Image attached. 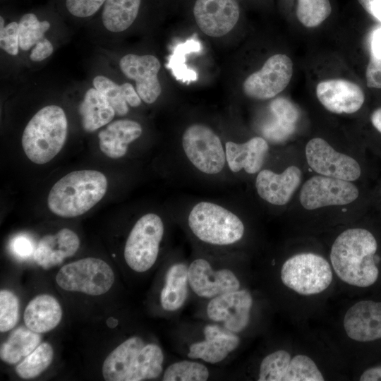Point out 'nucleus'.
I'll list each match as a JSON object with an SVG mask.
<instances>
[{"mask_svg": "<svg viewBox=\"0 0 381 381\" xmlns=\"http://www.w3.org/2000/svg\"><path fill=\"white\" fill-rule=\"evenodd\" d=\"M141 0H107L102 11V23L109 31L126 30L136 18Z\"/></svg>", "mask_w": 381, "mask_h": 381, "instance_id": "nucleus-29", "label": "nucleus"}, {"mask_svg": "<svg viewBox=\"0 0 381 381\" xmlns=\"http://www.w3.org/2000/svg\"><path fill=\"white\" fill-rule=\"evenodd\" d=\"M188 226L201 241L214 246H229L240 241L245 227L232 212L217 204L200 202L189 213Z\"/></svg>", "mask_w": 381, "mask_h": 381, "instance_id": "nucleus-5", "label": "nucleus"}, {"mask_svg": "<svg viewBox=\"0 0 381 381\" xmlns=\"http://www.w3.org/2000/svg\"><path fill=\"white\" fill-rule=\"evenodd\" d=\"M305 152L308 165L320 175L348 181L357 180L361 176V169L358 162L335 150L323 138L310 140Z\"/></svg>", "mask_w": 381, "mask_h": 381, "instance_id": "nucleus-13", "label": "nucleus"}, {"mask_svg": "<svg viewBox=\"0 0 381 381\" xmlns=\"http://www.w3.org/2000/svg\"><path fill=\"white\" fill-rule=\"evenodd\" d=\"M121 87L128 105L133 107H137L140 105L142 99L131 83H125L121 85Z\"/></svg>", "mask_w": 381, "mask_h": 381, "instance_id": "nucleus-45", "label": "nucleus"}, {"mask_svg": "<svg viewBox=\"0 0 381 381\" xmlns=\"http://www.w3.org/2000/svg\"><path fill=\"white\" fill-rule=\"evenodd\" d=\"M189 289L188 265L181 262L173 263L166 272L160 291L162 309L167 312L180 310L187 300Z\"/></svg>", "mask_w": 381, "mask_h": 381, "instance_id": "nucleus-25", "label": "nucleus"}, {"mask_svg": "<svg viewBox=\"0 0 381 381\" xmlns=\"http://www.w3.org/2000/svg\"><path fill=\"white\" fill-rule=\"evenodd\" d=\"M193 14L205 34L221 37L234 28L240 11L236 0H196Z\"/></svg>", "mask_w": 381, "mask_h": 381, "instance_id": "nucleus-15", "label": "nucleus"}, {"mask_svg": "<svg viewBox=\"0 0 381 381\" xmlns=\"http://www.w3.org/2000/svg\"><path fill=\"white\" fill-rule=\"evenodd\" d=\"M92 83L94 87L106 97L116 115L121 116L127 114L128 107L121 85L103 75L96 76Z\"/></svg>", "mask_w": 381, "mask_h": 381, "instance_id": "nucleus-37", "label": "nucleus"}, {"mask_svg": "<svg viewBox=\"0 0 381 381\" xmlns=\"http://www.w3.org/2000/svg\"><path fill=\"white\" fill-rule=\"evenodd\" d=\"M343 324L353 340L367 342L381 339V302H357L346 311Z\"/></svg>", "mask_w": 381, "mask_h": 381, "instance_id": "nucleus-19", "label": "nucleus"}, {"mask_svg": "<svg viewBox=\"0 0 381 381\" xmlns=\"http://www.w3.org/2000/svg\"><path fill=\"white\" fill-rule=\"evenodd\" d=\"M81 123L87 132H93L109 123L115 111L106 97L97 89H89L79 107Z\"/></svg>", "mask_w": 381, "mask_h": 381, "instance_id": "nucleus-27", "label": "nucleus"}, {"mask_svg": "<svg viewBox=\"0 0 381 381\" xmlns=\"http://www.w3.org/2000/svg\"><path fill=\"white\" fill-rule=\"evenodd\" d=\"M107 0H66V6L71 14L86 18L95 13Z\"/></svg>", "mask_w": 381, "mask_h": 381, "instance_id": "nucleus-40", "label": "nucleus"}, {"mask_svg": "<svg viewBox=\"0 0 381 381\" xmlns=\"http://www.w3.org/2000/svg\"><path fill=\"white\" fill-rule=\"evenodd\" d=\"M364 10L381 22V0H358Z\"/></svg>", "mask_w": 381, "mask_h": 381, "instance_id": "nucleus-44", "label": "nucleus"}, {"mask_svg": "<svg viewBox=\"0 0 381 381\" xmlns=\"http://www.w3.org/2000/svg\"><path fill=\"white\" fill-rule=\"evenodd\" d=\"M226 159L233 172L244 169L248 174L259 171L269 150L266 140L256 136L243 143L231 141L225 145Z\"/></svg>", "mask_w": 381, "mask_h": 381, "instance_id": "nucleus-22", "label": "nucleus"}, {"mask_svg": "<svg viewBox=\"0 0 381 381\" xmlns=\"http://www.w3.org/2000/svg\"><path fill=\"white\" fill-rule=\"evenodd\" d=\"M370 121L375 128L381 133V107L373 111Z\"/></svg>", "mask_w": 381, "mask_h": 381, "instance_id": "nucleus-48", "label": "nucleus"}, {"mask_svg": "<svg viewBox=\"0 0 381 381\" xmlns=\"http://www.w3.org/2000/svg\"><path fill=\"white\" fill-rule=\"evenodd\" d=\"M377 249V241L368 230L346 229L337 237L332 246V267L345 283L358 287L370 286L379 275L375 261Z\"/></svg>", "mask_w": 381, "mask_h": 381, "instance_id": "nucleus-1", "label": "nucleus"}, {"mask_svg": "<svg viewBox=\"0 0 381 381\" xmlns=\"http://www.w3.org/2000/svg\"><path fill=\"white\" fill-rule=\"evenodd\" d=\"M53 357L52 346L49 343L43 342L16 367V373L23 379L36 377L49 366Z\"/></svg>", "mask_w": 381, "mask_h": 381, "instance_id": "nucleus-31", "label": "nucleus"}, {"mask_svg": "<svg viewBox=\"0 0 381 381\" xmlns=\"http://www.w3.org/2000/svg\"><path fill=\"white\" fill-rule=\"evenodd\" d=\"M142 134V127L136 121L122 119L110 123L99 134V145L101 151L111 159L123 157L128 145Z\"/></svg>", "mask_w": 381, "mask_h": 381, "instance_id": "nucleus-23", "label": "nucleus"}, {"mask_svg": "<svg viewBox=\"0 0 381 381\" xmlns=\"http://www.w3.org/2000/svg\"><path fill=\"white\" fill-rule=\"evenodd\" d=\"M67 128V119L60 107L49 105L39 110L22 136V146L28 158L37 164L51 161L62 149Z\"/></svg>", "mask_w": 381, "mask_h": 381, "instance_id": "nucleus-4", "label": "nucleus"}, {"mask_svg": "<svg viewBox=\"0 0 381 381\" xmlns=\"http://www.w3.org/2000/svg\"><path fill=\"white\" fill-rule=\"evenodd\" d=\"M368 87L381 89V59L370 55V60L365 71Z\"/></svg>", "mask_w": 381, "mask_h": 381, "instance_id": "nucleus-42", "label": "nucleus"}, {"mask_svg": "<svg viewBox=\"0 0 381 381\" xmlns=\"http://www.w3.org/2000/svg\"><path fill=\"white\" fill-rule=\"evenodd\" d=\"M315 363L308 356L298 354L291 359L284 381H323Z\"/></svg>", "mask_w": 381, "mask_h": 381, "instance_id": "nucleus-36", "label": "nucleus"}, {"mask_svg": "<svg viewBox=\"0 0 381 381\" xmlns=\"http://www.w3.org/2000/svg\"><path fill=\"white\" fill-rule=\"evenodd\" d=\"M191 291L198 296L211 299L241 288L236 274L229 268H214L205 258H196L188 265Z\"/></svg>", "mask_w": 381, "mask_h": 381, "instance_id": "nucleus-14", "label": "nucleus"}, {"mask_svg": "<svg viewBox=\"0 0 381 381\" xmlns=\"http://www.w3.org/2000/svg\"><path fill=\"white\" fill-rule=\"evenodd\" d=\"M358 195L359 190L351 181L319 174L304 183L300 192V202L303 208L313 210L346 205L355 201Z\"/></svg>", "mask_w": 381, "mask_h": 381, "instance_id": "nucleus-10", "label": "nucleus"}, {"mask_svg": "<svg viewBox=\"0 0 381 381\" xmlns=\"http://www.w3.org/2000/svg\"><path fill=\"white\" fill-rule=\"evenodd\" d=\"M202 340L193 342L188 347L189 358L215 364L225 360L240 345L239 336L220 325L207 324L203 329Z\"/></svg>", "mask_w": 381, "mask_h": 381, "instance_id": "nucleus-17", "label": "nucleus"}, {"mask_svg": "<svg viewBox=\"0 0 381 381\" xmlns=\"http://www.w3.org/2000/svg\"><path fill=\"white\" fill-rule=\"evenodd\" d=\"M361 381H381V365L365 370L360 377Z\"/></svg>", "mask_w": 381, "mask_h": 381, "instance_id": "nucleus-47", "label": "nucleus"}, {"mask_svg": "<svg viewBox=\"0 0 381 381\" xmlns=\"http://www.w3.org/2000/svg\"><path fill=\"white\" fill-rule=\"evenodd\" d=\"M0 22H1L0 28H4V20L2 16L0 17Z\"/></svg>", "mask_w": 381, "mask_h": 381, "instance_id": "nucleus-49", "label": "nucleus"}, {"mask_svg": "<svg viewBox=\"0 0 381 381\" xmlns=\"http://www.w3.org/2000/svg\"><path fill=\"white\" fill-rule=\"evenodd\" d=\"M210 377L207 367L196 359L183 360L170 364L163 372L164 381H205Z\"/></svg>", "mask_w": 381, "mask_h": 381, "instance_id": "nucleus-32", "label": "nucleus"}, {"mask_svg": "<svg viewBox=\"0 0 381 381\" xmlns=\"http://www.w3.org/2000/svg\"><path fill=\"white\" fill-rule=\"evenodd\" d=\"M301 176L300 169L293 165L280 174L262 169L256 177L255 188L264 200L274 205H284L289 202L299 186Z\"/></svg>", "mask_w": 381, "mask_h": 381, "instance_id": "nucleus-20", "label": "nucleus"}, {"mask_svg": "<svg viewBox=\"0 0 381 381\" xmlns=\"http://www.w3.org/2000/svg\"><path fill=\"white\" fill-rule=\"evenodd\" d=\"M0 47L6 53L17 55L20 47L18 23L11 22L0 28Z\"/></svg>", "mask_w": 381, "mask_h": 381, "instance_id": "nucleus-39", "label": "nucleus"}, {"mask_svg": "<svg viewBox=\"0 0 381 381\" xmlns=\"http://www.w3.org/2000/svg\"><path fill=\"white\" fill-rule=\"evenodd\" d=\"M291 359L290 353L285 350L269 353L260 364L258 380L284 381Z\"/></svg>", "mask_w": 381, "mask_h": 381, "instance_id": "nucleus-34", "label": "nucleus"}, {"mask_svg": "<svg viewBox=\"0 0 381 381\" xmlns=\"http://www.w3.org/2000/svg\"><path fill=\"white\" fill-rule=\"evenodd\" d=\"M56 282L66 291L99 296L111 289L114 282V274L102 259L86 258L61 267L56 276Z\"/></svg>", "mask_w": 381, "mask_h": 381, "instance_id": "nucleus-8", "label": "nucleus"}, {"mask_svg": "<svg viewBox=\"0 0 381 381\" xmlns=\"http://www.w3.org/2000/svg\"><path fill=\"white\" fill-rule=\"evenodd\" d=\"M80 246L78 235L64 228L56 234L46 235L38 242L33 258L36 263L47 270L60 265L65 258L73 256Z\"/></svg>", "mask_w": 381, "mask_h": 381, "instance_id": "nucleus-21", "label": "nucleus"}, {"mask_svg": "<svg viewBox=\"0 0 381 381\" xmlns=\"http://www.w3.org/2000/svg\"><path fill=\"white\" fill-rule=\"evenodd\" d=\"M19 318V300L11 291H0V331L6 332L13 329Z\"/></svg>", "mask_w": 381, "mask_h": 381, "instance_id": "nucleus-38", "label": "nucleus"}, {"mask_svg": "<svg viewBox=\"0 0 381 381\" xmlns=\"http://www.w3.org/2000/svg\"><path fill=\"white\" fill-rule=\"evenodd\" d=\"M164 353L154 343L138 336L129 337L105 358L102 375L107 381H141L159 377L163 373Z\"/></svg>", "mask_w": 381, "mask_h": 381, "instance_id": "nucleus-2", "label": "nucleus"}, {"mask_svg": "<svg viewBox=\"0 0 381 381\" xmlns=\"http://www.w3.org/2000/svg\"><path fill=\"white\" fill-rule=\"evenodd\" d=\"M107 179L96 170L72 171L60 179L48 195L47 205L54 214L62 217L83 214L104 196Z\"/></svg>", "mask_w": 381, "mask_h": 381, "instance_id": "nucleus-3", "label": "nucleus"}, {"mask_svg": "<svg viewBox=\"0 0 381 381\" xmlns=\"http://www.w3.org/2000/svg\"><path fill=\"white\" fill-rule=\"evenodd\" d=\"M269 110L272 118L262 127V135L272 142H282L294 132L298 119V111L294 104L284 97L273 99Z\"/></svg>", "mask_w": 381, "mask_h": 381, "instance_id": "nucleus-26", "label": "nucleus"}, {"mask_svg": "<svg viewBox=\"0 0 381 381\" xmlns=\"http://www.w3.org/2000/svg\"><path fill=\"white\" fill-rule=\"evenodd\" d=\"M11 253L18 259L25 260L34 255L35 248L32 238L25 234L12 238L9 243Z\"/></svg>", "mask_w": 381, "mask_h": 381, "instance_id": "nucleus-41", "label": "nucleus"}, {"mask_svg": "<svg viewBox=\"0 0 381 381\" xmlns=\"http://www.w3.org/2000/svg\"><path fill=\"white\" fill-rule=\"evenodd\" d=\"M182 146L187 158L200 171L215 174L223 169L226 154L219 138L209 127L190 126L183 134Z\"/></svg>", "mask_w": 381, "mask_h": 381, "instance_id": "nucleus-9", "label": "nucleus"}, {"mask_svg": "<svg viewBox=\"0 0 381 381\" xmlns=\"http://www.w3.org/2000/svg\"><path fill=\"white\" fill-rule=\"evenodd\" d=\"M370 55L381 59V28L375 30L372 35Z\"/></svg>", "mask_w": 381, "mask_h": 381, "instance_id": "nucleus-46", "label": "nucleus"}, {"mask_svg": "<svg viewBox=\"0 0 381 381\" xmlns=\"http://www.w3.org/2000/svg\"><path fill=\"white\" fill-rule=\"evenodd\" d=\"M292 75L291 59L286 54H277L245 80L243 90L248 97L253 99H271L287 87Z\"/></svg>", "mask_w": 381, "mask_h": 381, "instance_id": "nucleus-11", "label": "nucleus"}, {"mask_svg": "<svg viewBox=\"0 0 381 381\" xmlns=\"http://www.w3.org/2000/svg\"><path fill=\"white\" fill-rule=\"evenodd\" d=\"M164 232L163 222L156 214H144L135 222L124 248L125 261L132 270L144 272L155 265Z\"/></svg>", "mask_w": 381, "mask_h": 381, "instance_id": "nucleus-7", "label": "nucleus"}, {"mask_svg": "<svg viewBox=\"0 0 381 381\" xmlns=\"http://www.w3.org/2000/svg\"><path fill=\"white\" fill-rule=\"evenodd\" d=\"M49 28L48 21H40L34 13L23 15L18 23L20 48L24 51L29 50L44 38Z\"/></svg>", "mask_w": 381, "mask_h": 381, "instance_id": "nucleus-35", "label": "nucleus"}, {"mask_svg": "<svg viewBox=\"0 0 381 381\" xmlns=\"http://www.w3.org/2000/svg\"><path fill=\"white\" fill-rule=\"evenodd\" d=\"M39 334L27 327L16 329L1 345V359L8 364L20 361L40 344L41 337Z\"/></svg>", "mask_w": 381, "mask_h": 381, "instance_id": "nucleus-28", "label": "nucleus"}, {"mask_svg": "<svg viewBox=\"0 0 381 381\" xmlns=\"http://www.w3.org/2000/svg\"><path fill=\"white\" fill-rule=\"evenodd\" d=\"M52 43L46 38L39 41L32 49L30 58L33 61H41L49 57L53 52Z\"/></svg>", "mask_w": 381, "mask_h": 381, "instance_id": "nucleus-43", "label": "nucleus"}, {"mask_svg": "<svg viewBox=\"0 0 381 381\" xmlns=\"http://www.w3.org/2000/svg\"><path fill=\"white\" fill-rule=\"evenodd\" d=\"M119 66L128 78L135 81V90L143 101L152 104L157 100L162 89L157 78L160 63L155 56L126 54L121 59Z\"/></svg>", "mask_w": 381, "mask_h": 381, "instance_id": "nucleus-16", "label": "nucleus"}, {"mask_svg": "<svg viewBox=\"0 0 381 381\" xmlns=\"http://www.w3.org/2000/svg\"><path fill=\"white\" fill-rule=\"evenodd\" d=\"M201 44L194 37L185 42L178 44L169 56L167 67L170 69L177 80L188 83L197 80V73L186 64V55L192 52H200Z\"/></svg>", "mask_w": 381, "mask_h": 381, "instance_id": "nucleus-30", "label": "nucleus"}, {"mask_svg": "<svg viewBox=\"0 0 381 381\" xmlns=\"http://www.w3.org/2000/svg\"><path fill=\"white\" fill-rule=\"evenodd\" d=\"M316 96L321 104L334 114H353L358 111L365 101V95L356 83L342 78H332L320 82Z\"/></svg>", "mask_w": 381, "mask_h": 381, "instance_id": "nucleus-18", "label": "nucleus"}, {"mask_svg": "<svg viewBox=\"0 0 381 381\" xmlns=\"http://www.w3.org/2000/svg\"><path fill=\"white\" fill-rule=\"evenodd\" d=\"M332 12L329 0H298L296 10L299 22L306 28H315Z\"/></svg>", "mask_w": 381, "mask_h": 381, "instance_id": "nucleus-33", "label": "nucleus"}, {"mask_svg": "<svg viewBox=\"0 0 381 381\" xmlns=\"http://www.w3.org/2000/svg\"><path fill=\"white\" fill-rule=\"evenodd\" d=\"M280 276L286 287L305 296L324 291L332 281L329 262L312 253L296 254L287 259L282 266Z\"/></svg>", "mask_w": 381, "mask_h": 381, "instance_id": "nucleus-6", "label": "nucleus"}, {"mask_svg": "<svg viewBox=\"0 0 381 381\" xmlns=\"http://www.w3.org/2000/svg\"><path fill=\"white\" fill-rule=\"evenodd\" d=\"M253 305L250 292L241 288L209 299L205 313L210 320L238 334L248 326Z\"/></svg>", "mask_w": 381, "mask_h": 381, "instance_id": "nucleus-12", "label": "nucleus"}, {"mask_svg": "<svg viewBox=\"0 0 381 381\" xmlns=\"http://www.w3.org/2000/svg\"><path fill=\"white\" fill-rule=\"evenodd\" d=\"M62 318V309L58 301L48 294L38 295L27 305L24 322L27 327L37 333L55 328Z\"/></svg>", "mask_w": 381, "mask_h": 381, "instance_id": "nucleus-24", "label": "nucleus"}]
</instances>
